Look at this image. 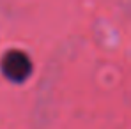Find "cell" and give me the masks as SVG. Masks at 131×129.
<instances>
[{"label":"cell","mask_w":131,"mask_h":129,"mask_svg":"<svg viewBox=\"0 0 131 129\" xmlns=\"http://www.w3.org/2000/svg\"><path fill=\"white\" fill-rule=\"evenodd\" d=\"M0 71L2 74L13 81V83H23L32 74V62L28 55L21 50H11L7 51L0 60Z\"/></svg>","instance_id":"6da1fadb"}]
</instances>
